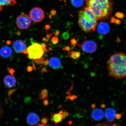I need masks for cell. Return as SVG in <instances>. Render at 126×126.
<instances>
[{"instance_id":"cell-1","label":"cell","mask_w":126,"mask_h":126,"mask_svg":"<svg viewBox=\"0 0 126 126\" xmlns=\"http://www.w3.org/2000/svg\"><path fill=\"white\" fill-rule=\"evenodd\" d=\"M110 73L119 79L126 78V54L122 52L112 55L108 61Z\"/></svg>"},{"instance_id":"cell-2","label":"cell","mask_w":126,"mask_h":126,"mask_svg":"<svg viewBox=\"0 0 126 126\" xmlns=\"http://www.w3.org/2000/svg\"><path fill=\"white\" fill-rule=\"evenodd\" d=\"M95 16L97 20L105 19L112 11L110 0H92L87 2V5Z\"/></svg>"},{"instance_id":"cell-3","label":"cell","mask_w":126,"mask_h":126,"mask_svg":"<svg viewBox=\"0 0 126 126\" xmlns=\"http://www.w3.org/2000/svg\"><path fill=\"white\" fill-rule=\"evenodd\" d=\"M78 15L79 24L83 31L88 33L95 31L98 20L89 7L86 6L79 11Z\"/></svg>"},{"instance_id":"cell-4","label":"cell","mask_w":126,"mask_h":126,"mask_svg":"<svg viewBox=\"0 0 126 126\" xmlns=\"http://www.w3.org/2000/svg\"><path fill=\"white\" fill-rule=\"evenodd\" d=\"M28 58L35 60L42 58L45 52L42 45L37 43L32 44L27 48Z\"/></svg>"},{"instance_id":"cell-5","label":"cell","mask_w":126,"mask_h":126,"mask_svg":"<svg viewBox=\"0 0 126 126\" xmlns=\"http://www.w3.org/2000/svg\"><path fill=\"white\" fill-rule=\"evenodd\" d=\"M32 21V20L29 15L24 14L19 16L17 17L16 24L19 29H27L31 26Z\"/></svg>"},{"instance_id":"cell-6","label":"cell","mask_w":126,"mask_h":126,"mask_svg":"<svg viewBox=\"0 0 126 126\" xmlns=\"http://www.w3.org/2000/svg\"><path fill=\"white\" fill-rule=\"evenodd\" d=\"M30 16L34 22L40 23L43 20L45 13L43 9L38 7L34 8L30 12Z\"/></svg>"},{"instance_id":"cell-7","label":"cell","mask_w":126,"mask_h":126,"mask_svg":"<svg viewBox=\"0 0 126 126\" xmlns=\"http://www.w3.org/2000/svg\"><path fill=\"white\" fill-rule=\"evenodd\" d=\"M82 51L85 52L92 53L97 49V46L95 42L92 40H87L81 44H78Z\"/></svg>"},{"instance_id":"cell-8","label":"cell","mask_w":126,"mask_h":126,"mask_svg":"<svg viewBox=\"0 0 126 126\" xmlns=\"http://www.w3.org/2000/svg\"><path fill=\"white\" fill-rule=\"evenodd\" d=\"M13 46L15 52L17 53L24 54L27 50L26 44L21 40H17L15 41L13 44Z\"/></svg>"},{"instance_id":"cell-9","label":"cell","mask_w":126,"mask_h":126,"mask_svg":"<svg viewBox=\"0 0 126 126\" xmlns=\"http://www.w3.org/2000/svg\"><path fill=\"white\" fill-rule=\"evenodd\" d=\"M97 30L100 34L106 35L110 32V28L109 25L105 22H100L97 26Z\"/></svg>"},{"instance_id":"cell-10","label":"cell","mask_w":126,"mask_h":126,"mask_svg":"<svg viewBox=\"0 0 126 126\" xmlns=\"http://www.w3.org/2000/svg\"><path fill=\"white\" fill-rule=\"evenodd\" d=\"M40 119L38 115L33 112L30 113L27 118V122L29 125L32 126L36 125L39 122Z\"/></svg>"},{"instance_id":"cell-11","label":"cell","mask_w":126,"mask_h":126,"mask_svg":"<svg viewBox=\"0 0 126 126\" xmlns=\"http://www.w3.org/2000/svg\"><path fill=\"white\" fill-rule=\"evenodd\" d=\"M4 82L5 86L8 88H12L15 86L16 83V80L13 75H8L4 78Z\"/></svg>"},{"instance_id":"cell-12","label":"cell","mask_w":126,"mask_h":126,"mask_svg":"<svg viewBox=\"0 0 126 126\" xmlns=\"http://www.w3.org/2000/svg\"><path fill=\"white\" fill-rule=\"evenodd\" d=\"M91 117L94 120L100 121L103 119L104 113L103 110L100 109L96 108L93 110L91 114Z\"/></svg>"},{"instance_id":"cell-13","label":"cell","mask_w":126,"mask_h":126,"mask_svg":"<svg viewBox=\"0 0 126 126\" xmlns=\"http://www.w3.org/2000/svg\"><path fill=\"white\" fill-rule=\"evenodd\" d=\"M116 110L114 109L108 108L106 109L105 111V115L108 121L112 122L115 119Z\"/></svg>"},{"instance_id":"cell-14","label":"cell","mask_w":126,"mask_h":126,"mask_svg":"<svg viewBox=\"0 0 126 126\" xmlns=\"http://www.w3.org/2000/svg\"><path fill=\"white\" fill-rule=\"evenodd\" d=\"M12 54L11 48L7 46L3 47L0 49V55L3 58H8L11 56Z\"/></svg>"},{"instance_id":"cell-15","label":"cell","mask_w":126,"mask_h":126,"mask_svg":"<svg viewBox=\"0 0 126 126\" xmlns=\"http://www.w3.org/2000/svg\"><path fill=\"white\" fill-rule=\"evenodd\" d=\"M48 64L50 67L54 70L59 69L61 66V60L56 57L51 58L49 61Z\"/></svg>"},{"instance_id":"cell-16","label":"cell","mask_w":126,"mask_h":126,"mask_svg":"<svg viewBox=\"0 0 126 126\" xmlns=\"http://www.w3.org/2000/svg\"><path fill=\"white\" fill-rule=\"evenodd\" d=\"M51 116L52 121L56 125H57L59 123L62 122L63 119L60 111L57 113H51Z\"/></svg>"},{"instance_id":"cell-17","label":"cell","mask_w":126,"mask_h":126,"mask_svg":"<svg viewBox=\"0 0 126 126\" xmlns=\"http://www.w3.org/2000/svg\"><path fill=\"white\" fill-rule=\"evenodd\" d=\"M17 4L16 0H0V12L5 6H14Z\"/></svg>"},{"instance_id":"cell-18","label":"cell","mask_w":126,"mask_h":126,"mask_svg":"<svg viewBox=\"0 0 126 126\" xmlns=\"http://www.w3.org/2000/svg\"><path fill=\"white\" fill-rule=\"evenodd\" d=\"M70 2L73 7L79 8L82 6L84 4V0H70Z\"/></svg>"},{"instance_id":"cell-19","label":"cell","mask_w":126,"mask_h":126,"mask_svg":"<svg viewBox=\"0 0 126 126\" xmlns=\"http://www.w3.org/2000/svg\"><path fill=\"white\" fill-rule=\"evenodd\" d=\"M81 56V53L79 52L72 51L69 52L68 53V56L72 59L76 60L79 58Z\"/></svg>"},{"instance_id":"cell-20","label":"cell","mask_w":126,"mask_h":126,"mask_svg":"<svg viewBox=\"0 0 126 126\" xmlns=\"http://www.w3.org/2000/svg\"><path fill=\"white\" fill-rule=\"evenodd\" d=\"M48 92L47 89H44L41 91L39 94L40 98L43 100H46L48 98Z\"/></svg>"},{"instance_id":"cell-21","label":"cell","mask_w":126,"mask_h":126,"mask_svg":"<svg viewBox=\"0 0 126 126\" xmlns=\"http://www.w3.org/2000/svg\"><path fill=\"white\" fill-rule=\"evenodd\" d=\"M95 126H117V124L113 121L112 122L108 121L102 124H97Z\"/></svg>"},{"instance_id":"cell-22","label":"cell","mask_w":126,"mask_h":126,"mask_svg":"<svg viewBox=\"0 0 126 126\" xmlns=\"http://www.w3.org/2000/svg\"><path fill=\"white\" fill-rule=\"evenodd\" d=\"M49 118H48L46 117L45 116H43L42 119H41V122L42 123V124H47L49 120Z\"/></svg>"},{"instance_id":"cell-23","label":"cell","mask_w":126,"mask_h":126,"mask_svg":"<svg viewBox=\"0 0 126 126\" xmlns=\"http://www.w3.org/2000/svg\"><path fill=\"white\" fill-rule=\"evenodd\" d=\"M71 43L72 47V48H74L78 44V42H77V41L75 38L73 37V38L71 39Z\"/></svg>"},{"instance_id":"cell-24","label":"cell","mask_w":126,"mask_h":126,"mask_svg":"<svg viewBox=\"0 0 126 126\" xmlns=\"http://www.w3.org/2000/svg\"><path fill=\"white\" fill-rule=\"evenodd\" d=\"M60 111L63 119H65V118L69 116V114L68 112L65 111H63V110H61Z\"/></svg>"},{"instance_id":"cell-25","label":"cell","mask_w":126,"mask_h":126,"mask_svg":"<svg viewBox=\"0 0 126 126\" xmlns=\"http://www.w3.org/2000/svg\"><path fill=\"white\" fill-rule=\"evenodd\" d=\"M70 34L67 32H64L62 34V37L64 40H67L70 37Z\"/></svg>"},{"instance_id":"cell-26","label":"cell","mask_w":126,"mask_h":126,"mask_svg":"<svg viewBox=\"0 0 126 126\" xmlns=\"http://www.w3.org/2000/svg\"><path fill=\"white\" fill-rule=\"evenodd\" d=\"M51 41L52 43L54 44V45H56L59 42V39L58 37H53L52 38Z\"/></svg>"},{"instance_id":"cell-27","label":"cell","mask_w":126,"mask_h":126,"mask_svg":"<svg viewBox=\"0 0 126 126\" xmlns=\"http://www.w3.org/2000/svg\"><path fill=\"white\" fill-rule=\"evenodd\" d=\"M35 61V62L37 63V64H40L43 63H44V60L43 58H41L39 59L34 60Z\"/></svg>"},{"instance_id":"cell-28","label":"cell","mask_w":126,"mask_h":126,"mask_svg":"<svg viewBox=\"0 0 126 126\" xmlns=\"http://www.w3.org/2000/svg\"><path fill=\"white\" fill-rule=\"evenodd\" d=\"M116 16L119 18H122L124 17L123 14L120 12H118L116 14Z\"/></svg>"},{"instance_id":"cell-29","label":"cell","mask_w":126,"mask_h":126,"mask_svg":"<svg viewBox=\"0 0 126 126\" xmlns=\"http://www.w3.org/2000/svg\"><path fill=\"white\" fill-rule=\"evenodd\" d=\"M50 15L49 16V17H51V18L52 16H54L56 15V11L55 9H52L50 12Z\"/></svg>"},{"instance_id":"cell-30","label":"cell","mask_w":126,"mask_h":126,"mask_svg":"<svg viewBox=\"0 0 126 126\" xmlns=\"http://www.w3.org/2000/svg\"><path fill=\"white\" fill-rule=\"evenodd\" d=\"M124 113H121V114L118 113V114H116L115 118L117 120L120 119L121 118H122V115L124 114Z\"/></svg>"},{"instance_id":"cell-31","label":"cell","mask_w":126,"mask_h":126,"mask_svg":"<svg viewBox=\"0 0 126 126\" xmlns=\"http://www.w3.org/2000/svg\"><path fill=\"white\" fill-rule=\"evenodd\" d=\"M9 72L11 75H13L15 73V71L14 69L12 68L9 69Z\"/></svg>"},{"instance_id":"cell-32","label":"cell","mask_w":126,"mask_h":126,"mask_svg":"<svg viewBox=\"0 0 126 126\" xmlns=\"http://www.w3.org/2000/svg\"><path fill=\"white\" fill-rule=\"evenodd\" d=\"M33 69L32 66H28L27 67V70L28 72H31L33 71Z\"/></svg>"},{"instance_id":"cell-33","label":"cell","mask_w":126,"mask_h":126,"mask_svg":"<svg viewBox=\"0 0 126 126\" xmlns=\"http://www.w3.org/2000/svg\"><path fill=\"white\" fill-rule=\"evenodd\" d=\"M77 97L76 96L74 95L70 96H69L68 97V98L71 100H74L75 98H76Z\"/></svg>"},{"instance_id":"cell-34","label":"cell","mask_w":126,"mask_h":126,"mask_svg":"<svg viewBox=\"0 0 126 126\" xmlns=\"http://www.w3.org/2000/svg\"><path fill=\"white\" fill-rule=\"evenodd\" d=\"M63 50L64 51H70L71 50L70 47L69 46L66 47L65 48H63Z\"/></svg>"},{"instance_id":"cell-35","label":"cell","mask_w":126,"mask_h":126,"mask_svg":"<svg viewBox=\"0 0 126 126\" xmlns=\"http://www.w3.org/2000/svg\"><path fill=\"white\" fill-rule=\"evenodd\" d=\"M44 100L43 104L44 105H45V106H47V105H48L49 104L48 101L47 100V99Z\"/></svg>"},{"instance_id":"cell-36","label":"cell","mask_w":126,"mask_h":126,"mask_svg":"<svg viewBox=\"0 0 126 126\" xmlns=\"http://www.w3.org/2000/svg\"><path fill=\"white\" fill-rule=\"evenodd\" d=\"M116 19L114 17H112L110 23H116Z\"/></svg>"},{"instance_id":"cell-37","label":"cell","mask_w":126,"mask_h":126,"mask_svg":"<svg viewBox=\"0 0 126 126\" xmlns=\"http://www.w3.org/2000/svg\"><path fill=\"white\" fill-rule=\"evenodd\" d=\"M54 34L56 36H59L60 34L59 31L58 30L55 31L54 32Z\"/></svg>"},{"instance_id":"cell-38","label":"cell","mask_w":126,"mask_h":126,"mask_svg":"<svg viewBox=\"0 0 126 126\" xmlns=\"http://www.w3.org/2000/svg\"><path fill=\"white\" fill-rule=\"evenodd\" d=\"M121 21L120 20L118 19H116V23L118 25H119L121 23Z\"/></svg>"},{"instance_id":"cell-39","label":"cell","mask_w":126,"mask_h":126,"mask_svg":"<svg viewBox=\"0 0 126 126\" xmlns=\"http://www.w3.org/2000/svg\"><path fill=\"white\" fill-rule=\"evenodd\" d=\"M43 63L45 65L47 66L48 65L49 63V61H48V60H47L46 61H44Z\"/></svg>"},{"instance_id":"cell-40","label":"cell","mask_w":126,"mask_h":126,"mask_svg":"<svg viewBox=\"0 0 126 126\" xmlns=\"http://www.w3.org/2000/svg\"><path fill=\"white\" fill-rule=\"evenodd\" d=\"M36 126H51V125H47V124H38Z\"/></svg>"},{"instance_id":"cell-41","label":"cell","mask_w":126,"mask_h":126,"mask_svg":"<svg viewBox=\"0 0 126 126\" xmlns=\"http://www.w3.org/2000/svg\"><path fill=\"white\" fill-rule=\"evenodd\" d=\"M52 35V34H47V38L49 39L51 37Z\"/></svg>"},{"instance_id":"cell-42","label":"cell","mask_w":126,"mask_h":126,"mask_svg":"<svg viewBox=\"0 0 126 126\" xmlns=\"http://www.w3.org/2000/svg\"><path fill=\"white\" fill-rule=\"evenodd\" d=\"M49 27L50 26L49 25H47V26H46V28L47 30H48L49 29Z\"/></svg>"},{"instance_id":"cell-43","label":"cell","mask_w":126,"mask_h":126,"mask_svg":"<svg viewBox=\"0 0 126 126\" xmlns=\"http://www.w3.org/2000/svg\"><path fill=\"white\" fill-rule=\"evenodd\" d=\"M7 43L8 45H10V44L11 43V42L10 41H7Z\"/></svg>"},{"instance_id":"cell-44","label":"cell","mask_w":126,"mask_h":126,"mask_svg":"<svg viewBox=\"0 0 126 126\" xmlns=\"http://www.w3.org/2000/svg\"><path fill=\"white\" fill-rule=\"evenodd\" d=\"M85 0L87 2V1H91V0Z\"/></svg>"}]
</instances>
